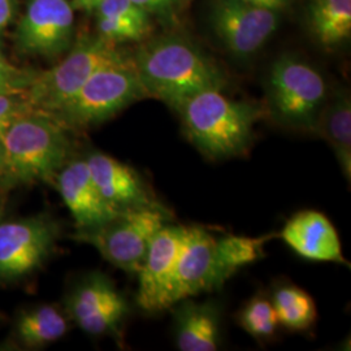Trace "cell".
<instances>
[{
  "label": "cell",
  "instance_id": "obj_1",
  "mask_svg": "<svg viewBox=\"0 0 351 351\" xmlns=\"http://www.w3.org/2000/svg\"><path fill=\"white\" fill-rule=\"evenodd\" d=\"M132 56L147 98L164 101L173 110L199 93L226 88L224 71L184 34L149 37Z\"/></svg>",
  "mask_w": 351,
  "mask_h": 351
},
{
  "label": "cell",
  "instance_id": "obj_2",
  "mask_svg": "<svg viewBox=\"0 0 351 351\" xmlns=\"http://www.w3.org/2000/svg\"><path fill=\"white\" fill-rule=\"evenodd\" d=\"M69 132L50 113L32 108L20 113L0 136L3 145L0 190L10 191L34 182H53L71 159Z\"/></svg>",
  "mask_w": 351,
  "mask_h": 351
},
{
  "label": "cell",
  "instance_id": "obj_3",
  "mask_svg": "<svg viewBox=\"0 0 351 351\" xmlns=\"http://www.w3.org/2000/svg\"><path fill=\"white\" fill-rule=\"evenodd\" d=\"M272 237H215L201 226H190L168 294V308L177 302L223 288L239 269L263 256L264 246Z\"/></svg>",
  "mask_w": 351,
  "mask_h": 351
},
{
  "label": "cell",
  "instance_id": "obj_4",
  "mask_svg": "<svg viewBox=\"0 0 351 351\" xmlns=\"http://www.w3.org/2000/svg\"><path fill=\"white\" fill-rule=\"evenodd\" d=\"M189 141L211 159L243 155L250 149L254 128L262 110L249 101H234L223 90H207L176 110Z\"/></svg>",
  "mask_w": 351,
  "mask_h": 351
},
{
  "label": "cell",
  "instance_id": "obj_5",
  "mask_svg": "<svg viewBox=\"0 0 351 351\" xmlns=\"http://www.w3.org/2000/svg\"><path fill=\"white\" fill-rule=\"evenodd\" d=\"M329 95L326 78L294 53L272 63L265 81L267 110L277 124L316 134L319 116Z\"/></svg>",
  "mask_w": 351,
  "mask_h": 351
},
{
  "label": "cell",
  "instance_id": "obj_6",
  "mask_svg": "<svg viewBox=\"0 0 351 351\" xmlns=\"http://www.w3.org/2000/svg\"><path fill=\"white\" fill-rule=\"evenodd\" d=\"M147 98L132 52L103 65L55 116L69 130L99 125L130 104Z\"/></svg>",
  "mask_w": 351,
  "mask_h": 351
},
{
  "label": "cell",
  "instance_id": "obj_7",
  "mask_svg": "<svg viewBox=\"0 0 351 351\" xmlns=\"http://www.w3.org/2000/svg\"><path fill=\"white\" fill-rule=\"evenodd\" d=\"M128 52L121 45L97 33L80 36L60 63L36 73L24 90L29 107L42 112H56L99 68Z\"/></svg>",
  "mask_w": 351,
  "mask_h": 351
},
{
  "label": "cell",
  "instance_id": "obj_8",
  "mask_svg": "<svg viewBox=\"0 0 351 351\" xmlns=\"http://www.w3.org/2000/svg\"><path fill=\"white\" fill-rule=\"evenodd\" d=\"M171 220V211L164 206L130 210L101 226L77 230L73 239L95 247L114 267L137 274L154 236Z\"/></svg>",
  "mask_w": 351,
  "mask_h": 351
},
{
  "label": "cell",
  "instance_id": "obj_9",
  "mask_svg": "<svg viewBox=\"0 0 351 351\" xmlns=\"http://www.w3.org/2000/svg\"><path fill=\"white\" fill-rule=\"evenodd\" d=\"M62 228L49 213L0 221V282H11L39 269L55 250Z\"/></svg>",
  "mask_w": 351,
  "mask_h": 351
},
{
  "label": "cell",
  "instance_id": "obj_10",
  "mask_svg": "<svg viewBox=\"0 0 351 351\" xmlns=\"http://www.w3.org/2000/svg\"><path fill=\"white\" fill-rule=\"evenodd\" d=\"M16 50L47 60L60 58L75 42V10L69 0H27L13 34Z\"/></svg>",
  "mask_w": 351,
  "mask_h": 351
},
{
  "label": "cell",
  "instance_id": "obj_11",
  "mask_svg": "<svg viewBox=\"0 0 351 351\" xmlns=\"http://www.w3.org/2000/svg\"><path fill=\"white\" fill-rule=\"evenodd\" d=\"M210 25L226 51L239 60L250 59L275 34L280 11L246 0H215Z\"/></svg>",
  "mask_w": 351,
  "mask_h": 351
},
{
  "label": "cell",
  "instance_id": "obj_12",
  "mask_svg": "<svg viewBox=\"0 0 351 351\" xmlns=\"http://www.w3.org/2000/svg\"><path fill=\"white\" fill-rule=\"evenodd\" d=\"M69 317L91 336H117L129 306L110 277L93 272L82 277L65 302Z\"/></svg>",
  "mask_w": 351,
  "mask_h": 351
},
{
  "label": "cell",
  "instance_id": "obj_13",
  "mask_svg": "<svg viewBox=\"0 0 351 351\" xmlns=\"http://www.w3.org/2000/svg\"><path fill=\"white\" fill-rule=\"evenodd\" d=\"M190 226L168 223L154 236L137 272V303L146 313L168 308V294L188 241Z\"/></svg>",
  "mask_w": 351,
  "mask_h": 351
},
{
  "label": "cell",
  "instance_id": "obj_14",
  "mask_svg": "<svg viewBox=\"0 0 351 351\" xmlns=\"http://www.w3.org/2000/svg\"><path fill=\"white\" fill-rule=\"evenodd\" d=\"M103 198L119 213L163 206L143 178L128 164L121 163L101 151H93L85 158Z\"/></svg>",
  "mask_w": 351,
  "mask_h": 351
},
{
  "label": "cell",
  "instance_id": "obj_15",
  "mask_svg": "<svg viewBox=\"0 0 351 351\" xmlns=\"http://www.w3.org/2000/svg\"><path fill=\"white\" fill-rule=\"evenodd\" d=\"M53 184L72 215L77 230L101 226L120 213L103 198L85 159L68 160Z\"/></svg>",
  "mask_w": 351,
  "mask_h": 351
},
{
  "label": "cell",
  "instance_id": "obj_16",
  "mask_svg": "<svg viewBox=\"0 0 351 351\" xmlns=\"http://www.w3.org/2000/svg\"><path fill=\"white\" fill-rule=\"evenodd\" d=\"M280 236L303 259L349 265L342 254L337 229L324 213L315 210L294 213Z\"/></svg>",
  "mask_w": 351,
  "mask_h": 351
},
{
  "label": "cell",
  "instance_id": "obj_17",
  "mask_svg": "<svg viewBox=\"0 0 351 351\" xmlns=\"http://www.w3.org/2000/svg\"><path fill=\"white\" fill-rule=\"evenodd\" d=\"M176 345L182 351H215L220 348L221 313L215 302L190 298L175 306Z\"/></svg>",
  "mask_w": 351,
  "mask_h": 351
},
{
  "label": "cell",
  "instance_id": "obj_18",
  "mask_svg": "<svg viewBox=\"0 0 351 351\" xmlns=\"http://www.w3.org/2000/svg\"><path fill=\"white\" fill-rule=\"evenodd\" d=\"M97 34L111 42H142L151 37L152 17L132 0H103L95 8Z\"/></svg>",
  "mask_w": 351,
  "mask_h": 351
},
{
  "label": "cell",
  "instance_id": "obj_19",
  "mask_svg": "<svg viewBox=\"0 0 351 351\" xmlns=\"http://www.w3.org/2000/svg\"><path fill=\"white\" fill-rule=\"evenodd\" d=\"M316 136L326 139L348 181L351 178V98L349 90L329 93L319 116Z\"/></svg>",
  "mask_w": 351,
  "mask_h": 351
},
{
  "label": "cell",
  "instance_id": "obj_20",
  "mask_svg": "<svg viewBox=\"0 0 351 351\" xmlns=\"http://www.w3.org/2000/svg\"><path fill=\"white\" fill-rule=\"evenodd\" d=\"M306 20L315 40L333 50L351 36V0H308Z\"/></svg>",
  "mask_w": 351,
  "mask_h": 351
},
{
  "label": "cell",
  "instance_id": "obj_21",
  "mask_svg": "<svg viewBox=\"0 0 351 351\" xmlns=\"http://www.w3.org/2000/svg\"><path fill=\"white\" fill-rule=\"evenodd\" d=\"M69 329L66 316L55 306L40 304L23 311L16 322V337L26 348H43L63 339Z\"/></svg>",
  "mask_w": 351,
  "mask_h": 351
},
{
  "label": "cell",
  "instance_id": "obj_22",
  "mask_svg": "<svg viewBox=\"0 0 351 351\" xmlns=\"http://www.w3.org/2000/svg\"><path fill=\"white\" fill-rule=\"evenodd\" d=\"M272 304L280 326L291 332H304L314 326L317 308L313 297L303 289L284 284L272 294Z\"/></svg>",
  "mask_w": 351,
  "mask_h": 351
},
{
  "label": "cell",
  "instance_id": "obj_23",
  "mask_svg": "<svg viewBox=\"0 0 351 351\" xmlns=\"http://www.w3.org/2000/svg\"><path fill=\"white\" fill-rule=\"evenodd\" d=\"M239 326L254 339L265 341L276 335L280 326L275 307L265 295H255L239 314Z\"/></svg>",
  "mask_w": 351,
  "mask_h": 351
},
{
  "label": "cell",
  "instance_id": "obj_24",
  "mask_svg": "<svg viewBox=\"0 0 351 351\" xmlns=\"http://www.w3.org/2000/svg\"><path fill=\"white\" fill-rule=\"evenodd\" d=\"M30 110L24 90H0V136L20 114Z\"/></svg>",
  "mask_w": 351,
  "mask_h": 351
},
{
  "label": "cell",
  "instance_id": "obj_25",
  "mask_svg": "<svg viewBox=\"0 0 351 351\" xmlns=\"http://www.w3.org/2000/svg\"><path fill=\"white\" fill-rule=\"evenodd\" d=\"M142 10L158 19L163 25L173 26L178 23L182 0H132Z\"/></svg>",
  "mask_w": 351,
  "mask_h": 351
},
{
  "label": "cell",
  "instance_id": "obj_26",
  "mask_svg": "<svg viewBox=\"0 0 351 351\" xmlns=\"http://www.w3.org/2000/svg\"><path fill=\"white\" fill-rule=\"evenodd\" d=\"M37 71L24 69L10 63L0 50V90H25Z\"/></svg>",
  "mask_w": 351,
  "mask_h": 351
},
{
  "label": "cell",
  "instance_id": "obj_27",
  "mask_svg": "<svg viewBox=\"0 0 351 351\" xmlns=\"http://www.w3.org/2000/svg\"><path fill=\"white\" fill-rule=\"evenodd\" d=\"M19 12V0H0V50L7 29L12 24Z\"/></svg>",
  "mask_w": 351,
  "mask_h": 351
},
{
  "label": "cell",
  "instance_id": "obj_28",
  "mask_svg": "<svg viewBox=\"0 0 351 351\" xmlns=\"http://www.w3.org/2000/svg\"><path fill=\"white\" fill-rule=\"evenodd\" d=\"M69 1L75 11L93 13L103 0H69Z\"/></svg>",
  "mask_w": 351,
  "mask_h": 351
},
{
  "label": "cell",
  "instance_id": "obj_29",
  "mask_svg": "<svg viewBox=\"0 0 351 351\" xmlns=\"http://www.w3.org/2000/svg\"><path fill=\"white\" fill-rule=\"evenodd\" d=\"M246 1H250V3L258 4V5H263L267 8L281 11V10L287 8L289 4H291L294 0H246Z\"/></svg>",
  "mask_w": 351,
  "mask_h": 351
},
{
  "label": "cell",
  "instance_id": "obj_30",
  "mask_svg": "<svg viewBox=\"0 0 351 351\" xmlns=\"http://www.w3.org/2000/svg\"><path fill=\"white\" fill-rule=\"evenodd\" d=\"M1 162H3V145H1V139H0V167H1Z\"/></svg>",
  "mask_w": 351,
  "mask_h": 351
},
{
  "label": "cell",
  "instance_id": "obj_31",
  "mask_svg": "<svg viewBox=\"0 0 351 351\" xmlns=\"http://www.w3.org/2000/svg\"><path fill=\"white\" fill-rule=\"evenodd\" d=\"M3 213H4V206H3V202L0 201V221H1Z\"/></svg>",
  "mask_w": 351,
  "mask_h": 351
}]
</instances>
